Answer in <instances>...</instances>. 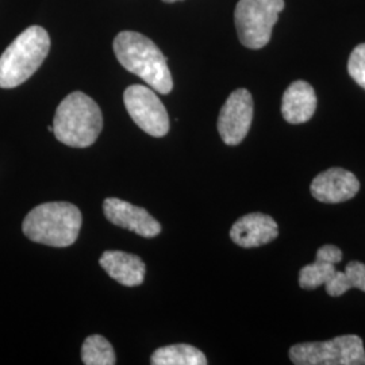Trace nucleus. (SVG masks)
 <instances>
[{
    "label": "nucleus",
    "instance_id": "nucleus-4",
    "mask_svg": "<svg viewBox=\"0 0 365 365\" xmlns=\"http://www.w3.org/2000/svg\"><path fill=\"white\" fill-rule=\"evenodd\" d=\"M51 51V37L41 26L27 27L0 56V88H15L31 78Z\"/></svg>",
    "mask_w": 365,
    "mask_h": 365
},
{
    "label": "nucleus",
    "instance_id": "nucleus-8",
    "mask_svg": "<svg viewBox=\"0 0 365 365\" xmlns=\"http://www.w3.org/2000/svg\"><path fill=\"white\" fill-rule=\"evenodd\" d=\"M253 120V98L245 88L230 93L218 117V131L222 141L235 146L248 135Z\"/></svg>",
    "mask_w": 365,
    "mask_h": 365
},
{
    "label": "nucleus",
    "instance_id": "nucleus-1",
    "mask_svg": "<svg viewBox=\"0 0 365 365\" xmlns=\"http://www.w3.org/2000/svg\"><path fill=\"white\" fill-rule=\"evenodd\" d=\"M118 61L125 69L161 95H168L173 88L167 58L152 39L137 31L119 33L114 43Z\"/></svg>",
    "mask_w": 365,
    "mask_h": 365
},
{
    "label": "nucleus",
    "instance_id": "nucleus-12",
    "mask_svg": "<svg viewBox=\"0 0 365 365\" xmlns=\"http://www.w3.org/2000/svg\"><path fill=\"white\" fill-rule=\"evenodd\" d=\"M99 264L119 284L135 287L144 283L146 267L144 261L135 255L120 250H107L102 255Z\"/></svg>",
    "mask_w": 365,
    "mask_h": 365
},
{
    "label": "nucleus",
    "instance_id": "nucleus-15",
    "mask_svg": "<svg viewBox=\"0 0 365 365\" xmlns=\"http://www.w3.org/2000/svg\"><path fill=\"white\" fill-rule=\"evenodd\" d=\"M153 365H206L205 353L187 344H176L157 349L150 357Z\"/></svg>",
    "mask_w": 365,
    "mask_h": 365
},
{
    "label": "nucleus",
    "instance_id": "nucleus-18",
    "mask_svg": "<svg viewBox=\"0 0 365 365\" xmlns=\"http://www.w3.org/2000/svg\"><path fill=\"white\" fill-rule=\"evenodd\" d=\"M348 72L351 78L365 90V43L354 48L348 60Z\"/></svg>",
    "mask_w": 365,
    "mask_h": 365
},
{
    "label": "nucleus",
    "instance_id": "nucleus-16",
    "mask_svg": "<svg viewBox=\"0 0 365 365\" xmlns=\"http://www.w3.org/2000/svg\"><path fill=\"white\" fill-rule=\"evenodd\" d=\"M351 288H359L365 292V264L360 261H351L345 272H336L325 284L327 295L341 297Z\"/></svg>",
    "mask_w": 365,
    "mask_h": 365
},
{
    "label": "nucleus",
    "instance_id": "nucleus-5",
    "mask_svg": "<svg viewBox=\"0 0 365 365\" xmlns=\"http://www.w3.org/2000/svg\"><path fill=\"white\" fill-rule=\"evenodd\" d=\"M295 365H365L363 339L354 334L322 342H303L289 349Z\"/></svg>",
    "mask_w": 365,
    "mask_h": 365
},
{
    "label": "nucleus",
    "instance_id": "nucleus-10",
    "mask_svg": "<svg viewBox=\"0 0 365 365\" xmlns=\"http://www.w3.org/2000/svg\"><path fill=\"white\" fill-rule=\"evenodd\" d=\"M360 191V182L354 173L344 168H330L315 176L310 192L322 203L336 205L351 200Z\"/></svg>",
    "mask_w": 365,
    "mask_h": 365
},
{
    "label": "nucleus",
    "instance_id": "nucleus-19",
    "mask_svg": "<svg viewBox=\"0 0 365 365\" xmlns=\"http://www.w3.org/2000/svg\"><path fill=\"white\" fill-rule=\"evenodd\" d=\"M163 1H165V3H175V1H179V0H163Z\"/></svg>",
    "mask_w": 365,
    "mask_h": 365
},
{
    "label": "nucleus",
    "instance_id": "nucleus-7",
    "mask_svg": "<svg viewBox=\"0 0 365 365\" xmlns=\"http://www.w3.org/2000/svg\"><path fill=\"white\" fill-rule=\"evenodd\" d=\"M123 102L135 125L152 137H164L170 131L165 106L150 87L134 84L125 90Z\"/></svg>",
    "mask_w": 365,
    "mask_h": 365
},
{
    "label": "nucleus",
    "instance_id": "nucleus-6",
    "mask_svg": "<svg viewBox=\"0 0 365 365\" xmlns=\"http://www.w3.org/2000/svg\"><path fill=\"white\" fill-rule=\"evenodd\" d=\"M283 9L284 0H240L235 21L241 43L248 49L264 48Z\"/></svg>",
    "mask_w": 365,
    "mask_h": 365
},
{
    "label": "nucleus",
    "instance_id": "nucleus-17",
    "mask_svg": "<svg viewBox=\"0 0 365 365\" xmlns=\"http://www.w3.org/2000/svg\"><path fill=\"white\" fill-rule=\"evenodd\" d=\"M81 360L86 365H115L113 345L102 336H90L81 348Z\"/></svg>",
    "mask_w": 365,
    "mask_h": 365
},
{
    "label": "nucleus",
    "instance_id": "nucleus-13",
    "mask_svg": "<svg viewBox=\"0 0 365 365\" xmlns=\"http://www.w3.org/2000/svg\"><path fill=\"white\" fill-rule=\"evenodd\" d=\"M317 110V95L313 87L303 80L289 84L282 101V114L291 125H300L313 118Z\"/></svg>",
    "mask_w": 365,
    "mask_h": 365
},
{
    "label": "nucleus",
    "instance_id": "nucleus-9",
    "mask_svg": "<svg viewBox=\"0 0 365 365\" xmlns=\"http://www.w3.org/2000/svg\"><path fill=\"white\" fill-rule=\"evenodd\" d=\"M106 218L111 223L130 230L145 238H153L161 233V225L146 210L137 207L117 197H108L103 203Z\"/></svg>",
    "mask_w": 365,
    "mask_h": 365
},
{
    "label": "nucleus",
    "instance_id": "nucleus-14",
    "mask_svg": "<svg viewBox=\"0 0 365 365\" xmlns=\"http://www.w3.org/2000/svg\"><path fill=\"white\" fill-rule=\"evenodd\" d=\"M342 260V250L336 245H324L317 250L313 264L304 265L299 271V286L303 289H315L325 286L337 272L336 264Z\"/></svg>",
    "mask_w": 365,
    "mask_h": 365
},
{
    "label": "nucleus",
    "instance_id": "nucleus-3",
    "mask_svg": "<svg viewBox=\"0 0 365 365\" xmlns=\"http://www.w3.org/2000/svg\"><path fill=\"white\" fill-rule=\"evenodd\" d=\"M103 129L99 106L83 92H72L57 107L53 133L61 144L72 148L91 146Z\"/></svg>",
    "mask_w": 365,
    "mask_h": 365
},
{
    "label": "nucleus",
    "instance_id": "nucleus-11",
    "mask_svg": "<svg viewBox=\"0 0 365 365\" xmlns=\"http://www.w3.org/2000/svg\"><path fill=\"white\" fill-rule=\"evenodd\" d=\"M279 235V226L272 217L252 212L235 222L230 229V238L241 248H259L272 242Z\"/></svg>",
    "mask_w": 365,
    "mask_h": 365
},
{
    "label": "nucleus",
    "instance_id": "nucleus-2",
    "mask_svg": "<svg viewBox=\"0 0 365 365\" xmlns=\"http://www.w3.org/2000/svg\"><path fill=\"white\" fill-rule=\"evenodd\" d=\"M80 210L68 202H51L31 210L22 229L29 240L53 248L75 244L81 229Z\"/></svg>",
    "mask_w": 365,
    "mask_h": 365
}]
</instances>
